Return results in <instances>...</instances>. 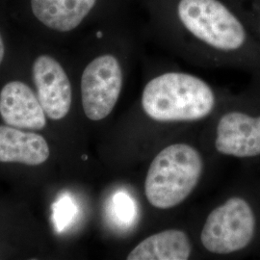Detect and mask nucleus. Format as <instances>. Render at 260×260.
I'll list each match as a JSON object with an SVG mask.
<instances>
[{"mask_svg": "<svg viewBox=\"0 0 260 260\" xmlns=\"http://www.w3.org/2000/svg\"><path fill=\"white\" fill-rule=\"evenodd\" d=\"M148 25L169 43L230 59L260 75V43L228 0H142Z\"/></svg>", "mask_w": 260, "mask_h": 260, "instance_id": "f257e3e1", "label": "nucleus"}, {"mask_svg": "<svg viewBox=\"0 0 260 260\" xmlns=\"http://www.w3.org/2000/svg\"><path fill=\"white\" fill-rule=\"evenodd\" d=\"M141 103L144 112L154 121H199L213 110L216 94L212 87L199 76L166 72L145 85Z\"/></svg>", "mask_w": 260, "mask_h": 260, "instance_id": "f03ea898", "label": "nucleus"}, {"mask_svg": "<svg viewBox=\"0 0 260 260\" xmlns=\"http://www.w3.org/2000/svg\"><path fill=\"white\" fill-rule=\"evenodd\" d=\"M204 171L203 156L187 144H174L153 158L145 180V194L158 209L182 204L198 185Z\"/></svg>", "mask_w": 260, "mask_h": 260, "instance_id": "7ed1b4c3", "label": "nucleus"}, {"mask_svg": "<svg viewBox=\"0 0 260 260\" xmlns=\"http://www.w3.org/2000/svg\"><path fill=\"white\" fill-rule=\"evenodd\" d=\"M258 228L254 205L242 196H233L208 215L201 241L207 251L215 254L236 253L251 247Z\"/></svg>", "mask_w": 260, "mask_h": 260, "instance_id": "20e7f679", "label": "nucleus"}, {"mask_svg": "<svg viewBox=\"0 0 260 260\" xmlns=\"http://www.w3.org/2000/svg\"><path fill=\"white\" fill-rule=\"evenodd\" d=\"M124 72L121 60L113 53L94 57L81 75L84 113L91 121H102L115 108L121 95Z\"/></svg>", "mask_w": 260, "mask_h": 260, "instance_id": "39448f33", "label": "nucleus"}, {"mask_svg": "<svg viewBox=\"0 0 260 260\" xmlns=\"http://www.w3.org/2000/svg\"><path fill=\"white\" fill-rule=\"evenodd\" d=\"M215 148L221 154L240 158L260 157V112H228L217 125Z\"/></svg>", "mask_w": 260, "mask_h": 260, "instance_id": "423d86ee", "label": "nucleus"}, {"mask_svg": "<svg viewBox=\"0 0 260 260\" xmlns=\"http://www.w3.org/2000/svg\"><path fill=\"white\" fill-rule=\"evenodd\" d=\"M32 75L39 102L47 117L55 121L65 118L72 106L73 92L64 68L53 57L41 55L33 64Z\"/></svg>", "mask_w": 260, "mask_h": 260, "instance_id": "0eeeda50", "label": "nucleus"}, {"mask_svg": "<svg viewBox=\"0 0 260 260\" xmlns=\"http://www.w3.org/2000/svg\"><path fill=\"white\" fill-rule=\"evenodd\" d=\"M0 115L10 126L42 130L47 125L46 113L37 95L20 81H11L0 92Z\"/></svg>", "mask_w": 260, "mask_h": 260, "instance_id": "6e6552de", "label": "nucleus"}, {"mask_svg": "<svg viewBox=\"0 0 260 260\" xmlns=\"http://www.w3.org/2000/svg\"><path fill=\"white\" fill-rule=\"evenodd\" d=\"M103 0H31V9L44 25L57 32H71L99 9Z\"/></svg>", "mask_w": 260, "mask_h": 260, "instance_id": "1a4fd4ad", "label": "nucleus"}, {"mask_svg": "<svg viewBox=\"0 0 260 260\" xmlns=\"http://www.w3.org/2000/svg\"><path fill=\"white\" fill-rule=\"evenodd\" d=\"M49 154L47 140L42 135L0 125V162L38 166L45 163Z\"/></svg>", "mask_w": 260, "mask_h": 260, "instance_id": "9d476101", "label": "nucleus"}, {"mask_svg": "<svg viewBox=\"0 0 260 260\" xmlns=\"http://www.w3.org/2000/svg\"><path fill=\"white\" fill-rule=\"evenodd\" d=\"M192 244L182 231L167 230L140 242L130 251L127 260H186L192 252Z\"/></svg>", "mask_w": 260, "mask_h": 260, "instance_id": "9b49d317", "label": "nucleus"}, {"mask_svg": "<svg viewBox=\"0 0 260 260\" xmlns=\"http://www.w3.org/2000/svg\"><path fill=\"white\" fill-rule=\"evenodd\" d=\"M247 22L260 43V0H228Z\"/></svg>", "mask_w": 260, "mask_h": 260, "instance_id": "f8f14e48", "label": "nucleus"}, {"mask_svg": "<svg viewBox=\"0 0 260 260\" xmlns=\"http://www.w3.org/2000/svg\"><path fill=\"white\" fill-rule=\"evenodd\" d=\"M67 210H68V204H66V202L60 203L59 209H57L54 214V218L58 225H61L67 222V218L70 215V212H68Z\"/></svg>", "mask_w": 260, "mask_h": 260, "instance_id": "ddd939ff", "label": "nucleus"}, {"mask_svg": "<svg viewBox=\"0 0 260 260\" xmlns=\"http://www.w3.org/2000/svg\"><path fill=\"white\" fill-rule=\"evenodd\" d=\"M4 55H5V46H4V42H3V39L2 36L0 34V65L4 59Z\"/></svg>", "mask_w": 260, "mask_h": 260, "instance_id": "4468645a", "label": "nucleus"}]
</instances>
